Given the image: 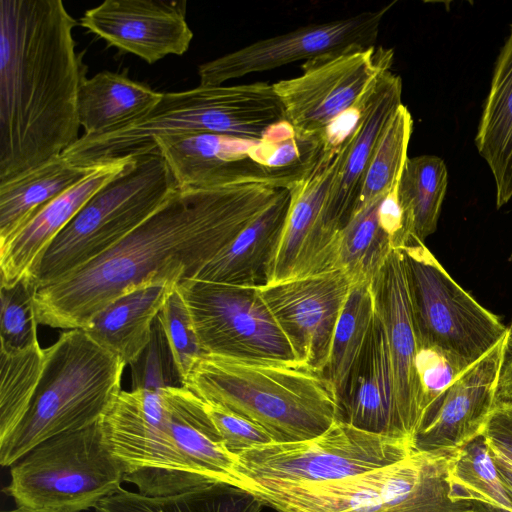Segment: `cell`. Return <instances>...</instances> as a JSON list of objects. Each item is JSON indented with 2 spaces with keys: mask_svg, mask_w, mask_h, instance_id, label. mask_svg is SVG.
Wrapping results in <instances>:
<instances>
[{
  "mask_svg": "<svg viewBox=\"0 0 512 512\" xmlns=\"http://www.w3.org/2000/svg\"><path fill=\"white\" fill-rule=\"evenodd\" d=\"M177 286L206 354L240 359L297 360L259 287L194 278Z\"/></svg>",
  "mask_w": 512,
  "mask_h": 512,
  "instance_id": "13",
  "label": "cell"
},
{
  "mask_svg": "<svg viewBox=\"0 0 512 512\" xmlns=\"http://www.w3.org/2000/svg\"><path fill=\"white\" fill-rule=\"evenodd\" d=\"M39 289L31 275L0 288V351L18 352L37 343L34 299Z\"/></svg>",
  "mask_w": 512,
  "mask_h": 512,
  "instance_id": "37",
  "label": "cell"
},
{
  "mask_svg": "<svg viewBox=\"0 0 512 512\" xmlns=\"http://www.w3.org/2000/svg\"><path fill=\"white\" fill-rule=\"evenodd\" d=\"M506 338L456 376L431 403L415 436L419 451H457L482 435L496 406Z\"/></svg>",
  "mask_w": 512,
  "mask_h": 512,
  "instance_id": "18",
  "label": "cell"
},
{
  "mask_svg": "<svg viewBox=\"0 0 512 512\" xmlns=\"http://www.w3.org/2000/svg\"><path fill=\"white\" fill-rule=\"evenodd\" d=\"M97 167L75 166L61 155L0 183V245L7 243L41 209Z\"/></svg>",
  "mask_w": 512,
  "mask_h": 512,
  "instance_id": "29",
  "label": "cell"
},
{
  "mask_svg": "<svg viewBox=\"0 0 512 512\" xmlns=\"http://www.w3.org/2000/svg\"><path fill=\"white\" fill-rule=\"evenodd\" d=\"M126 363L81 328L63 332L45 348V362L31 405L0 441V464L11 467L38 444L102 419L121 393Z\"/></svg>",
  "mask_w": 512,
  "mask_h": 512,
  "instance_id": "5",
  "label": "cell"
},
{
  "mask_svg": "<svg viewBox=\"0 0 512 512\" xmlns=\"http://www.w3.org/2000/svg\"><path fill=\"white\" fill-rule=\"evenodd\" d=\"M420 349L440 357L459 375L506 338L507 326L478 303L424 245L399 247Z\"/></svg>",
  "mask_w": 512,
  "mask_h": 512,
  "instance_id": "8",
  "label": "cell"
},
{
  "mask_svg": "<svg viewBox=\"0 0 512 512\" xmlns=\"http://www.w3.org/2000/svg\"><path fill=\"white\" fill-rule=\"evenodd\" d=\"M131 158L98 166L41 209L7 243L0 245L1 285H12L30 275L57 235L96 192L125 170Z\"/></svg>",
  "mask_w": 512,
  "mask_h": 512,
  "instance_id": "23",
  "label": "cell"
},
{
  "mask_svg": "<svg viewBox=\"0 0 512 512\" xmlns=\"http://www.w3.org/2000/svg\"><path fill=\"white\" fill-rule=\"evenodd\" d=\"M475 145L492 172L501 208L512 198V25L495 63Z\"/></svg>",
  "mask_w": 512,
  "mask_h": 512,
  "instance_id": "27",
  "label": "cell"
},
{
  "mask_svg": "<svg viewBox=\"0 0 512 512\" xmlns=\"http://www.w3.org/2000/svg\"><path fill=\"white\" fill-rule=\"evenodd\" d=\"M100 424L124 482L140 494L169 496L213 485L192 472L178 449L162 387L122 390Z\"/></svg>",
  "mask_w": 512,
  "mask_h": 512,
  "instance_id": "11",
  "label": "cell"
},
{
  "mask_svg": "<svg viewBox=\"0 0 512 512\" xmlns=\"http://www.w3.org/2000/svg\"><path fill=\"white\" fill-rule=\"evenodd\" d=\"M203 402L211 423L230 452L237 455L255 445L273 441L259 425L216 404Z\"/></svg>",
  "mask_w": 512,
  "mask_h": 512,
  "instance_id": "39",
  "label": "cell"
},
{
  "mask_svg": "<svg viewBox=\"0 0 512 512\" xmlns=\"http://www.w3.org/2000/svg\"><path fill=\"white\" fill-rule=\"evenodd\" d=\"M282 188L244 184L180 188L142 224L85 266L38 289V324L85 327L127 291L152 282L193 279L250 224Z\"/></svg>",
  "mask_w": 512,
  "mask_h": 512,
  "instance_id": "1",
  "label": "cell"
},
{
  "mask_svg": "<svg viewBox=\"0 0 512 512\" xmlns=\"http://www.w3.org/2000/svg\"><path fill=\"white\" fill-rule=\"evenodd\" d=\"M353 281L341 269L259 287L298 361L324 372Z\"/></svg>",
  "mask_w": 512,
  "mask_h": 512,
  "instance_id": "16",
  "label": "cell"
},
{
  "mask_svg": "<svg viewBox=\"0 0 512 512\" xmlns=\"http://www.w3.org/2000/svg\"><path fill=\"white\" fill-rule=\"evenodd\" d=\"M374 315L370 281L354 282L338 319L328 364L323 372L335 390L338 403L367 340Z\"/></svg>",
  "mask_w": 512,
  "mask_h": 512,
  "instance_id": "33",
  "label": "cell"
},
{
  "mask_svg": "<svg viewBox=\"0 0 512 512\" xmlns=\"http://www.w3.org/2000/svg\"><path fill=\"white\" fill-rule=\"evenodd\" d=\"M395 4L328 22L299 27L258 40L198 67L201 86H220L232 79L270 71L300 60L374 47L384 16Z\"/></svg>",
  "mask_w": 512,
  "mask_h": 512,
  "instance_id": "15",
  "label": "cell"
},
{
  "mask_svg": "<svg viewBox=\"0 0 512 512\" xmlns=\"http://www.w3.org/2000/svg\"><path fill=\"white\" fill-rule=\"evenodd\" d=\"M256 143L219 134L155 140L180 188L210 189L254 183L289 188L300 177L304 162L282 169L264 166L251 156Z\"/></svg>",
  "mask_w": 512,
  "mask_h": 512,
  "instance_id": "17",
  "label": "cell"
},
{
  "mask_svg": "<svg viewBox=\"0 0 512 512\" xmlns=\"http://www.w3.org/2000/svg\"><path fill=\"white\" fill-rule=\"evenodd\" d=\"M5 488L17 506L81 512L122 487L124 474L100 422L38 444L10 467Z\"/></svg>",
  "mask_w": 512,
  "mask_h": 512,
  "instance_id": "9",
  "label": "cell"
},
{
  "mask_svg": "<svg viewBox=\"0 0 512 512\" xmlns=\"http://www.w3.org/2000/svg\"><path fill=\"white\" fill-rule=\"evenodd\" d=\"M176 286L167 282L139 285L108 304L81 329L126 365H133L151 342L157 316Z\"/></svg>",
  "mask_w": 512,
  "mask_h": 512,
  "instance_id": "26",
  "label": "cell"
},
{
  "mask_svg": "<svg viewBox=\"0 0 512 512\" xmlns=\"http://www.w3.org/2000/svg\"><path fill=\"white\" fill-rule=\"evenodd\" d=\"M413 440L386 436L337 420L322 434L255 445L237 454L242 489L344 479L395 463L415 451Z\"/></svg>",
  "mask_w": 512,
  "mask_h": 512,
  "instance_id": "10",
  "label": "cell"
},
{
  "mask_svg": "<svg viewBox=\"0 0 512 512\" xmlns=\"http://www.w3.org/2000/svg\"><path fill=\"white\" fill-rule=\"evenodd\" d=\"M285 121L273 85H199L163 93L145 117L128 126L103 134H83L63 156L75 166L92 168L157 148L155 140L163 137L219 134L261 142Z\"/></svg>",
  "mask_w": 512,
  "mask_h": 512,
  "instance_id": "4",
  "label": "cell"
},
{
  "mask_svg": "<svg viewBox=\"0 0 512 512\" xmlns=\"http://www.w3.org/2000/svg\"><path fill=\"white\" fill-rule=\"evenodd\" d=\"M262 503L248 491L225 483L169 496H145L121 488L95 512H260Z\"/></svg>",
  "mask_w": 512,
  "mask_h": 512,
  "instance_id": "31",
  "label": "cell"
},
{
  "mask_svg": "<svg viewBox=\"0 0 512 512\" xmlns=\"http://www.w3.org/2000/svg\"><path fill=\"white\" fill-rule=\"evenodd\" d=\"M76 24L61 0H0V183L80 138Z\"/></svg>",
  "mask_w": 512,
  "mask_h": 512,
  "instance_id": "2",
  "label": "cell"
},
{
  "mask_svg": "<svg viewBox=\"0 0 512 512\" xmlns=\"http://www.w3.org/2000/svg\"><path fill=\"white\" fill-rule=\"evenodd\" d=\"M383 199L357 209L341 231L335 269L345 271L353 283L370 281L392 249L379 221Z\"/></svg>",
  "mask_w": 512,
  "mask_h": 512,
  "instance_id": "34",
  "label": "cell"
},
{
  "mask_svg": "<svg viewBox=\"0 0 512 512\" xmlns=\"http://www.w3.org/2000/svg\"><path fill=\"white\" fill-rule=\"evenodd\" d=\"M506 348H507V355H511L512 354V320L510 321L509 326H507Z\"/></svg>",
  "mask_w": 512,
  "mask_h": 512,
  "instance_id": "43",
  "label": "cell"
},
{
  "mask_svg": "<svg viewBox=\"0 0 512 512\" xmlns=\"http://www.w3.org/2000/svg\"><path fill=\"white\" fill-rule=\"evenodd\" d=\"M385 67L357 106L349 144L327 201V215L340 231L356 209L365 175L380 136L402 105V80Z\"/></svg>",
  "mask_w": 512,
  "mask_h": 512,
  "instance_id": "21",
  "label": "cell"
},
{
  "mask_svg": "<svg viewBox=\"0 0 512 512\" xmlns=\"http://www.w3.org/2000/svg\"><path fill=\"white\" fill-rule=\"evenodd\" d=\"M349 133L340 137L328 132L307 152L300 177L288 188L290 204L266 285L335 269L341 231L330 222L326 208Z\"/></svg>",
  "mask_w": 512,
  "mask_h": 512,
  "instance_id": "12",
  "label": "cell"
},
{
  "mask_svg": "<svg viewBox=\"0 0 512 512\" xmlns=\"http://www.w3.org/2000/svg\"><path fill=\"white\" fill-rule=\"evenodd\" d=\"M447 185V168L440 157L407 158L397 186L402 246L411 238L424 243L435 232Z\"/></svg>",
  "mask_w": 512,
  "mask_h": 512,
  "instance_id": "30",
  "label": "cell"
},
{
  "mask_svg": "<svg viewBox=\"0 0 512 512\" xmlns=\"http://www.w3.org/2000/svg\"><path fill=\"white\" fill-rule=\"evenodd\" d=\"M163 93L127 76L101 71L83 78L78 93V119L85 135H97L128 126L145 117Z\"/></svg>",
  "mask_w": 512,
  "mask_h": 512,
  "instance_id": "28",
  "label": "cell"
},
{
  "mask_svg": "<svg viewBox=\"0 0 512 512\" xmlns=\"http://www.w3.org/2000/svg\"><path fill=\"white\" fill-rule=\"evenodd\" d=\"M456 453L415 450L395 463L340 480L249 483L245 490L277 512H472L450 482Z\"/></svg>",
  "mask_w": 512,
  "mask_h": 512,
  "instance_id": "6",
  "label": "cell"
},
{
  "mask_svg": "<svg viewBox=\"0 0 512 512\" xmlns=\"http://www.w3.org/2000/svg\"><path fill=\"white\" fill-rule=\"evenodd\" d=\"M46 249L30 274L39 288L85 266L125 238L177 189L158 148L131 156Z\"/></svg>",
  "mask_w": 512,
  "mask_h": 512,
  "instance_id": "7",
  "label": "cell"
},
{
  "mask_svg": "<svg viewBox=\"0 0 512 512\" xmlns=\"http://www.w3.org/2000/svg\"><path fill=\"white\" fill-rule=\"evenodd\" d=\"M178 379L183 385L198 359L206 354L196 335L186 302L178 288L168 295L157 316Z\"/></svg>",
  "mask_w": 512,
  "mask_h": 512,
  "instance_id": "38",
  "label": "cell"
},
{
  "mask_svg": "<svg viewBox=\"0 0 512 512\" xmlns=\"http://www.w3.org/2000/svg\"><path fill=\"white\" fill-rule=\"evenodd\" d=\"M488 447H489V450H490V453L494 460V463H495L502 479L505 481V483L508 485V487L512 490V468L502 459V457L499 455V453L495 449H493L489 445H488Z\"/></svg>",
  "mask_w": 512,
  "mask_h": 512,
  "instance_id": "42",
  "label": "cell"
},
{
  "mask_svg": "<svg viewBox=\"0 0 512 512\" xmlns=\"http://www.w3.org/2000/svg\"><path fill=\"white\" fill-rule=\"evenodd\" d=\"M162 392L173 438L192 472L208 484L242 488L237 455L220 439L203 400L184 386L162 387Z\"/></svg>",
  "mask_w": 512,
  "mask_h": 512,
  "instance_id": "24",
  "label": "cell"
},
{
  "mask_svg": "<svg viewBox=\"0 0 512 512\" xmlns=\"http://www.w3.org/2000/svg\"><path fill=\"white\" fill-rule=\"evenodd\" d=\"M412 130V116L402 104L387 123L376 145L355 211L387 197L395 190L408 158Z\"/></svg>",
  "mask_w": 512,
  "mask_h": 512,
  "instance_id": "36",
  "label": "cell"
},
{
  "mask_svg": "<svg viewBox=\"0 0 512 512\" xmlns=\"http://www.w3.org/2000/svg\"><path fill=\"white\" fill-rule=\"evenodd\" d=\"M491 447V446H490ZM493 448V447H492ZM494 449V448H493ZM496 450V449H495ZM497 451V450H496ZM502 459L512 468V460L508 459L505 455L497 451Z\"/></svg>",
  "mask_w": 512,
  "mask_h": 512,
  "instance_id": "45",
  "label": "cell"
},
{
  "mask_svg": "<svg viewBox=\"0 0 512 512\" xmlns=\"http://www.w3.org/2000/svg\"><path fill=\"white\" fill-rule=\"evenodd\" d=\"M339 408L341 421L369 432L414 441L405 433L399 417L388 339L376 310Z\"/></svg>",
  "mask_w": 512,
  "mask_h": 512,
  "instance_id": "22",
  "label": "cell"
},
{
  "mask_svg": "<svg viewBox=\"0 0 512 512\" xmlns=\"http://www.w3.org/2000/svg\"><path fill=\"white\" fill-rule=\"evenodd\" d=\"M3 512H58V511L33 509V508H28V507L17 506V508H15L13 510L3 511Z\"/></svg>",
  "mask_w": 512,
  "mask_h": 512,
  "instance_id": "44",
  "label": "cell"
},
{
  "mask_svg": "<svg viewBox=\"0 0 512 512\" xmlns=\"http://www.w3.org/2000/svg\"><path fill=\"white\" fill-rule=\"evenodd\" d=\"M501 399L512 404V354L508 356L500 379L499 386Z\"/></svg>",
  "mask_w": 512,
  "mask_h": 512,
  "instance_id": "41",
  "label": "cell"
},
{
  "mask_svg": "<svg viewBox=\"0 0 512 512\" xmlns=\"http://www.w3.org/2000/svg\"><path fill=\"white\" fill-rule=\"evenodd\" d=\"M370 287L388 339L399 417L405 433L415 441L426 403L417 370L420 346L399 248L392 247L372 276Z\"/></svg>",
  "mask_w": 512,
  "mask_h": 512,
  "instance_id": "20",
  "label": "cell"
},
{
  "mask_svg": "<svg viewBox=\"0 0 512 512\" xmlns=\"http://www.w3.org/2000/svg\"><path fill=\"white\" fill-rule=\"evenodd\" d=\"M482 435L489 446L512 460V404H496Z\"/></svg>",
  "mask_w": 512,
  "mask_h": 512,
  "instance_id": "40",
  "label": "cell"
},
{
  "mask_svg": "<svg viewBox=\"0 0 512 512\" xmlns=\"http://www.w3.org/2000/svg\"><path fill=\"white\" fill-rule=\"evenodd\" d=\"M509 260L512 261V252L510 254Z\"/></svg>",
  "mask_w": 512,
  "mask_h": 512,
  "instance_id": "46",
  "label": "cell"
},
{
  "mask_svg": "<svg viewBox=\"0 0 512 512\" xmlns=\"http://www.w3.org/2000/svg\"><path fill=\"white\" fill-rule=\"evenodd\" d=\"M45 349L37 343L18 352L0 351V441L26 415L39 385Z\"/></svg>",
  "mask_w": 512,
  "mask_h": 512,
  "instance_id": "35",
  "label": "cell"
},
{
  "mask_svg": "<svg viewBox=\"0 0 512 512\" xmlns=\"http://www.w3.org/2000/svg\"><path fill=\"white\" fill-rule=\"evenodd\" d=\"M184 1L106 0L87 10L79 24L120 53L148 64L168 55H183L193 32Z\"/></svg>",
  "mask_w": 512,
  "mask_h": 512,
  "instance_id": "19",
  "label": "cell"
},
{
  "mask_svg": "<svg viewBox=\"0 0 512 512\" xmlns=\"http://www.w3.org/2000/svg\"><path fill=\"white\" fill-rule=\"evenodd\" d=\"M449 478L472 512H512V490L502 479L483 435L457 450Z\"/></svg>",
  "mask_w": 512,
  "mask_h": 512,
  "instance_id": "32",
  "label": "cell"
},
{
  "mask_svg": "<svg viewBox=\"0 0 512 512\" xmlns=\"http://www.w3.org/2000/svg\"><path fill=\"white\" fill-rule=\"evenodd\" d=\"M392 60V50H351L306 61L301 75L272 84L295 137L307 144L323 140L340 116L356 110Z\"/></svg>",
  "mask_w": 512,
  "mask_h": 512,
  "instance_id": "14",
  "label": "cell"
},
{
  "mask_svg": "<svg viewBox=\"0 0 512 512\" xmlns=\"http://www.w3.org/2000/svg\"><path fill=\"white\" fill-rule=\"evenodd\" d=\"M182 386L259 425L275 442L316 437L340 420L324 373L298 360L203 354Z\"/></svg>",
  "mask_w": 512,
  "mask_h": 512,
  "instance_id": "3",
  "label": "cell"
},
{
  "mask_svg": "<svg viewBox=\"0 0 512 512\" xmlns=\"http://www.w3.org/2000/svg\"><path fill=\"white\" fill-rule=\"evenodd\" d=\"M290 204L282 188L274 200L222 249L194 279L248 287L267 284L268 268Z\"/></svg>",
  "mask_w": 512,
  "mask_h": 512,
  "instance_id": "25",
  "label": "cell"
}]
</instances>
